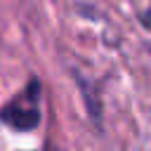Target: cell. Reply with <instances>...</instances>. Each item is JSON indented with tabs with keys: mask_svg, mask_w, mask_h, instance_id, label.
Wrapping results in <instances>:
<instances>
[{
	"mask_svg": "<svg viewBox=\"0 0 151 151\" xmlns=\"http://www.w3.org/2000/svg\"><path fill=\"white\" fill-rule=\"evenodd\" d=\"M0 120L21 132H28L40 125V83L35 78L28 80V85L2 106Z\"/></svg>",
	"mask_w": 151,
	"mask_h": 151,
	"instance_id": "1",
	"label": "cell"
}]
</instances>
